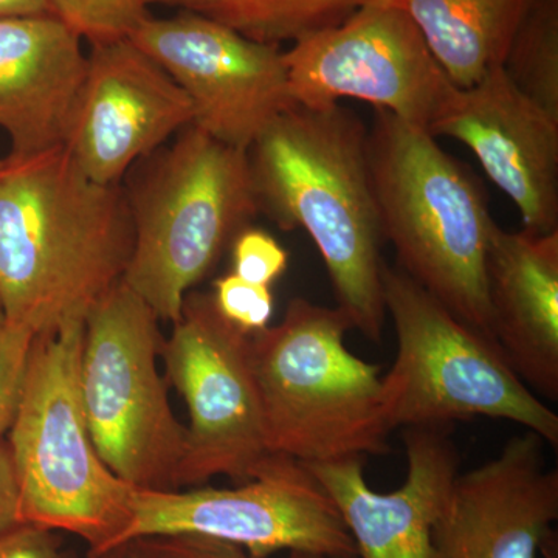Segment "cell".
Here are the masks:
<instances>
[{
  "label": "cell",
  "instance_id": "obj_23",
  "mask_svg": "<svg viewBox=\"0 0 558 558\" xmlns=\"http://www.w3.org/2000/svg\"><path fill=\"white\" fill-rule=\"evenodd\" d=\"M35 333L5 323L0 329V439L7 438L24 395Z\"/></svg>",
  "mask_w": 558,
  "mask_h": 558
},
{
  "label": "cell",
  "instance_id": "obj_25",
  "mask_svg": "<svg viewBox=\"0 0 558 558\" xmlns=\"http://www.w3.org/2000/svg\"><path fill=\"white\" fill-rule=\"evenodd\" d=\"M231 274L264 288H270L289 264V253L271 234L248 226L231 242Z\"/></svg>",
  "mask_w": 558,
  "mask_h": 558
},
{
  "label": "cell",
  "instance_id": "obj_1",
  "mask_svg": "<svg viewBox=\"0 0 558 558\" xmlns=\"http://www.w3.org/2000/svg\"><path fill=\"white\" fill-rule=\"evenodd\" d=\"M128 194L81 172L65 148L0 165V304L35 336L87 314L131 259Z\"/></svg>",
  "mask_w": 558,
  "mask_h": 558
},
{
  "label": "cell",
  "instance_id": "obj_28",
  "mask_svg": "<svg viewBox=\"0 0 558 558\" xmlns=\"http://www.w3.org/2000/svg\"><path fill=\"white\" fill-rule=\"evenodd\" d=\"M21 523V488L7 438L0 439V537Z\"/></svg>",
  "mask_w": 558,
  "mask_h": 558
},
{
  "label": "cell",
  "instance_id": "obj_4",
  "mask_svg": "<svg viewBox=\"0 0 558 558\" xmlns=\"http://www.w3.org/2000/svg\"><path fill=\"white\" fill-rule=\"evenodd\" d=\"M368 159L399 269L492 339L486 259L495 220L475 178L428 131L387 110H376Z\"/></svg>",
  "mask_w": 558,
  "mask_h": 558
},
{
  "label": "cell",
  "instance_id": "obj_5",
  "mask_svg": "<svg viewBox=\"0 0 558 558\" xmlns=\"http://www.w3.org/2000/svg\"><path fill=\"white\" fill-rule=\"evenodd\" d=\"M84 323L35 336L7 440L20 481L21 523L76 535L92 556L120 545L135 487L110 472L92 442L80 388Z\"/></svg>",
  "mask_w": 558,
  "mask_h": 558
},
{
  "label": "cell",
  "instance_id": "obj_15",
  "mask_svg": "<svg viewBox=\"0 0 558 558\" xmlns=\"http://www.w3.org/2000/svg\"><path fill=\"white\" fill-rule=\"evenodd\" d=\"M545 442L524 432L497 457L459 473L435 529L438 558H538L553 548L558 472Z\"/></svg>",
  "mask_w": 558,
  "mask_h": 558
},
{
  "label": "cell",
  "instance_id": "obj_27",
  "mask_svg": "<svg viewBox=\"0 0 558 558\" xmlns=\"http://www.w3.org/2000/svg\"><path fill=\"white\" fill-rule=\"evenodd\" d=\"M0 558H70L60 532L20 523L0 537Z\"/></svg>",
  "mask_w": 558,
  "mask_h": 558
},
{
  "label": "cell",
  "instance_id": "obj_3",
  "mask_svg": "<svg viewBox=\"0 0 558 558\" xmlns=\"http://www.w3.org/2000/svg\"><path fill=\"white\" fill-rule=\"evenodd\" d=\"M352 329L340 307L293 299L279 325L250 336L271 454L312 464L389 453L387 380L349 351Z\"/></svg>",
  "mask_w": 558,
  "mask_h": 558
},
{
  "label": "cell",
  "instance_id": "obj_20",
  "mask_svg": "<svg viewBox=\"0 0 558 558\" xmlns=\"http://www.w3.org/2000/svg\"><path fill=\"white\" fill-rule=\"evenodd\" d=\"M366 2L369 0H145L148 7L168 5L201 14L274 46L333 27Z\"/></svg>",
  "mask_w": 558,
  "mask_h": 558
},
{
  "label": "cell",
  "instance_id": "obj_31",
  "mask_svg": "<svg viewBox=\"0 0 558 558\" xmlns=\"http://www.w3.org/2000/svg\"><path fill=\"white\" fill-rule=\"evenodd\" d=\"M5 325V315H3L2 304H0V329Z\"/></svg>",
  "mask_w": 558,
  "mask_h": 558
},
{
  "label": "cell",
  "instance_id": "obj_12",
  "mask_svg": "<svg viewBox=\"0 0 558 558\" xmlns=\"http://www.w3.org/2000/svg\"><path fill=\"white\" fill-rule=\"evenodd\" d=\"M185 92L193 126L248 150L286 110L290 97L284 51L201 14L180 10L146 17L131 38Z\"/></svg>",
  "mask_w": 558,
  "mask_h": 558
},
{
  "label": "cell",
  "instance_id": "obj_8",
  "mask_svg": "<svg viewBox=\"0 0 558 558\" xmlns=\"http://www.w3.org/2000/svg\"><path fill=\"white\" fill-rule=\"evenodd\" d=\"M159 317L119 282L87 314L80 388L92 442L110 472L143 490H179L186 427L159 371Z\"/></svg>",
  "mask_w": 558,
  "mask_h": 558
},
{
  "label": "cell",
  "instance_id": "obj_9",
  "mask_svg": "<svg viewBox=\"0 0 558 558\" xmlns=\"http://www.w3.org/2000/svg\"><path fill=\"white\" fill-rule=\"evenodd\" d=\"M160 357L190 414L179 490L216 476L236 484L256 478L278 454L267 444L250 336L227 322L208 293H189Z\"/></svg>",
  "mask_w": 558,
  "mask_h": 558
},
{
  "label": "cell",
  "instance_id": "obj_26",
  "mask_svg": "<svg viewBox=\"0 0 558 558\" xmlns=\"http://www.w3.org/2000/svg\"><path fill=\"white\" fill-rule=\"evenodd\" d=\"M157 558H253L247 550L201 535H163L140 538ZM289 558H329L318 554L289 553Z\"/></svg>",
  "mask_w": 558,
  "mask_h": 558
},
{
  "label": "cell",
  "instance_id": "obj_29",
  "mask_svg": "<svg viewBox=\"0 0 558 558\" xmlns=\"http://www.w3.org/2000/svg\"><path fill=\"white\" fill-rule=\"evenodd\" d=\"M51 13L49 0H0V20Z\"/></svg>",
  "mask_w": 558,
  "mask_h": 558
},
{
  "label": "cell",
  "instance_id": "obj_19",
  "mask_svg": "<svg viewBox=\"0 0 558 558\" xmlns=\"http://www.w3.org/2000/svg\"><path fill=\"white\" fill-rule=\"evenodd\" d=\"M457 87L501 68L535 0H400Z\"/></svg>",
  "mask_w": 558,
  "mask_h": 558
},
{
  "label": "cell",
  "instance_id": "obj_6",
  "mask_svg": "<svg viewBox=\"0 0 558 558\" xmlns=\"http://www.w3.org/2000/svg\"><path fill=\"white\" fill-rule=\"evenodd\" d=\"M128 201L134 245L121 282L174 325L190 290L259 211L248 150L190 124Z\"/></svg>",
  "mask_w": 558,
  "mask_h": 558
},
{
  "label": "cell",
  "instance_id": "obj_7",
  "mask_svg": "<svg viewBox=\"0 0 558 558\" xmlns=\"http://www.w3.org/2000/svg\"><path fill=\"white\" fill-rule=\"evenodd\" d=\"M398 357L385 374L392 428L502 418L558 447V416L517 376L498 344L454 317L398 266L381 270Z\"/></svg>",
  "mask_w": 558,
  "mask_h": 558
},
{
  "label": "cell",
  "instance_id": "obj_10",
  "mask_svg": "<svg viewBox=\"0 0 558 558\" xmlns=\"http://www.w3.org/2000/svg\"><path fill=\"white\" fill-rule=\"evenodd\" d=\"M163 535L220 539L240 546L253 558L278 550L359 558L332 499L310 470L286 457L271 458L256 478L236 487L135 488L131 521L120 545Z\"/></svg>",
  "mask_w": 558,
  "mask_h": 558
},
{
  "label": "cell",
  "instance_id": "obj_11",
  "mask_svg": "<svg viewBox=\"0 0 558 558\" xmlns=\"http://www.w3.org/2000/svg\"><path fill=\"white\" fill-rule=\"evenodd\" d=\"M292 44L290 97L304 108L369 102L428 131L454 87L400 0H369Z\"/></svg>",
  "mask_w": 558,
  "mask_h": 558
},
{
  "label": "cell",
  "instance_id": "obj_16",
  "mask_svg": "<svg viewBox=\"0 0 558 558\" xmlns=\"http://www.w3.org/2000/svg\"><path fill=\"white\" fill-rule=\"evenodd\" d=\"M403 429L409 473L389 494L369 487L363 458L303 464L339 509L359 558H438L433 529L461 464L453 428Z\"/></svg>",
  "mask_w": 558,
  "mask_h": 558
},
{
  "label": "cell",
  "instance_id": "obj_13",
  "mask_svg": "<svg viewBox=\"0 0 558 558\" xmlns=\"http://www.w3.org/2000/svg\"><path fill=\"white\" fill-rule=\"evenodd\" d=\"M193 120L185 92L132 39L92 44L64 148L86 178L119 185L135 161Z\"/></svg>",
  "mask_w": 558,
  "mask_h": 558
},
{
  "label": "cell",
  "instance_id": "obj_18",
  "mask_svg": "<svg viewBox=\"0 0 558 558\" xmlns=\"http://www.w3.org/2000/svg\"><path fill=\"white\" fill-rule=\"evenodd\" d=\"M492 339L535 395L558 400V231L512 233L494 223L488 238Z\"/></svg>",
  "mask_w": 558,
  "mask_h": 558
},
{
  "label": "cell",
  "instance_id": "obj_24",
  "mask_svg": "<svg viewBox=\"0 0 558 558\" xmlns=\"http://www.w3.org/2000/svg\"><path fill=\"white\" fill-rule=\"evenodd\" d=\"M211 296L219 314L244 332L256 333L269 328L274 315L270 288L252 284L229 274L215 282Z\"/></svg>",
  "mask_w": 558,
  "mask_h": 558
},
{
  "label": "cell",
  "instance_id": "obj_2",
  "mask_svg": "<svg viewBox=\"0 0 558 558\" xmlns=\"http://www.w3.org/2000/svg\"><path fill=\"white\" fill-rule=\"evenodd\" d=\"M259 209L314 241L341 311L380 343L385 238L368 159V131L341 105L293 106L248 149Z\"/></svg>",
  "mask_w": 558,
  "mask_h": 558
},
{
  "label": "cell",
  "instance_id": "obj_14",
  "mask_svg": "<svg viewBox=\"0 0 558 558\" xmlns=\"http://www.w3.org/2000/svg\"><path fill=\"white\" fill-rule=\"evenodd\" d=\"M472 150L487 178L519 209L524 230L558 231V120L492 69L454 86L428 130Z\"/></svg>",
  "mask_w": 558,
  "mask_h": 558
},
{
  "label": "cell",
  "instance_id": "obj_21",
  "mask_svg": "<svg viewBox=\"0 0 558 558\" xmlns=\"http://www.w3.org/2000/svg\"><path fill=\"white\" fill-rule=\"evenodd\" d=\"M501 68L524 97L558 120V0H535Z\"/></svg>",
  "mask_w": 558,
  "mask_h": 558
},
{
  "label": "cell",
  "instance_id": "obj_32",
  "mask_svg": "<svg viewBox=\"0 0 558 558\" xmlns=\"http://www.w3.org/2000/svg\"><path fill=\"white\" fill-rule=\"evenodd\" d=\"M0 165H2V160H0Z\"/></svg>",
  "mask_w": 558,
  "mask_h": 558
},
{
  "label": "cell",
  "instance_id": "obj_22",
  "mask_svg": "<svg viewBox=\"0 0 558 558\" xmlns=\"http://www.w3.org/2000/svg\"><path fill=\"white\" fill-rule=\"evenodd\" d=\"M57 14L87 43L131 38L149 16L145 0H49Z\"/></svg>",
  "mask_w": 558,
  "mask_h": 558
},
{
  "label": "cell",
  "instance_id": "obj_17",
  "mask_svg": "<svg viewBox=\"0 0 558 558\" xmlns=\"http://www.w3.org/2000/svg\"><path fill=\"white\" fill-rule=\"evenodd\" d=\"M81 43L53 13L0 20V130L9 157L64 148L87 73Z\"/></svg>",
  "mask_w": 558,
  "mask_h": 558
},
{
  "label": "cell",
  "instance_id": "obj_30",
  "mask_svg": "<svg viewBox=\"0 0 558 558\" xmlns=\"http://www.w3.org/2000/svg\"><path fill=\"white\" fill-rule=\"evenodd\" d=\"M87 558H157L148 548H146L143 539H132V542L123 543L116 548L105 550L100 554H87Z\"/></svg>",
  "mask_w": 558,
  "mask_h": 558
}]
</instances>
